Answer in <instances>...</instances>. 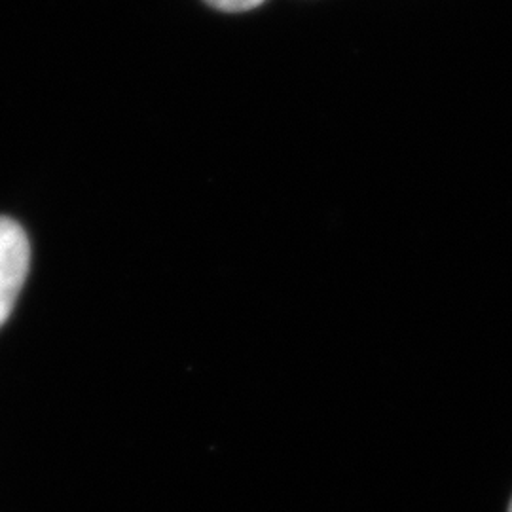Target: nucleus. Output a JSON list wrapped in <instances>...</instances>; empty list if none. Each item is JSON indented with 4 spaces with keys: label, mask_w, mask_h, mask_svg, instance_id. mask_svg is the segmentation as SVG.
Here are the masks:
<instances>
[{
    "label": "nucleus",
    "mask_w": 512,
    "mask_h": 512,
    "mask_svg": "<svg viewBox=\"0 0 512 512\" xmlns=\"http://www.w3.org/2000/svg\"><path fill=\"white\" fill-rule=\"evenodd\" d=\"M31 266V243L21 224L0 217V327L16 308Z\"/></svg>",
    "instance_id": "nucleus-1"
},
{
    "label": "nucleus",
    "mask_w": 512,
    "mask_h": 512,
    "mask_svg": "<svg viewBox=\"0 0 512 512\" xmlns=\"http://www.w3.org/2000/svg\"><path fill=\"white\" fill-rule=\"evenodd\" d=\"M205 2L220 12H247L266 0H205Z\"/></svg>",
    "instance_id": "nucleus-2"
},
{
    "label": "nucleus",
    "mask_w": 512,
    "mask_h": 512,
    "mask_svg": "<svg viewBox=\"0 0 512 512\" xmlns=\"http://www.w3.org/2000/svg\"><path fill=\"white\" fill-rule=\"evenodd\" d=\"M509 512H512V501H511V509H509Z\"/></svg>",
    "instance_id": "nucleus-3"
}]
</instances>
